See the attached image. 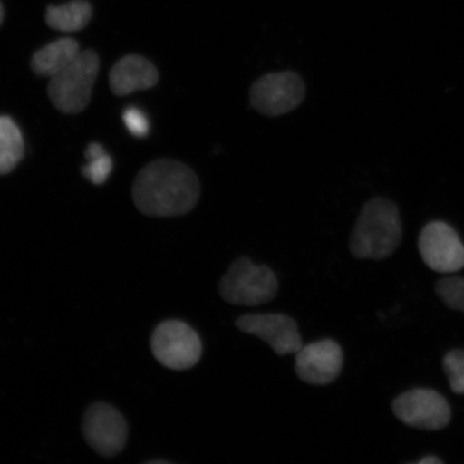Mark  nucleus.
Returning a JSON list of instances; mask_svg holds the SVG:
<instances>
[{"label":"nucleus","mask_w":464,"mask_h":464,"mask_svg":"<svg viewBox=\"0 0 464 464\" xmlns=\"http://www.w3.org/2000/svg\"><path fill=\"white\" fill-rule=\"evenodd\" d=\"M443 460H440L437 456H427L422 459L416 462V464H443Z\"/></svg>","instance_id":"obj_21"},{"label":"nucleus","mask_w":464,"mask_h":464,"mask_svg":"<svg viewBox=\"0 0 464 464\" xmlns=\"http://www.w3.org/2000/svg\"><path fill=\"white\" fill-rule=\"evenodd\" d=\"M442 364L451 392L464 396V351H450L443 357Z\"/></svg>","instance_id":"obj_17"},{"label":"nucleus","mask_w":464,"mask_h":464,"mask_svg":"<svg viewBox=\"0 0 464 464\" xmlns=\"http://www.w3.org/2000/svg\"><path fill=\"white\" fill-rule=\"evenodd\" d=\"M435 294L450 310L464 313V277L446 276L435 283Z\"/></svg>","instance_id":"obj_16"},{"label":"nucleus","mask_w":464,"mask_h":464,"mask_svg":"<svg viewBox=\"0 0 464 464\" xmlns=\"http://www.w3.org/2000/svg\"><path fill=\"white\" fill-rule=\"evenodd\" d=\"M5 16V11L2 3H0V25H2V23L4 21Z\"/></svg>","instance_id":"obj_22"},{"label":"nucleus","mask_w":464,"mask_h":464,"mask_svg":"<svg viewBox=\"0 0 464 464\" xmlns=\"http://www.w3.org/2000/svg\"><path fill=\"white\" fill-rule=\"evenodd\" d=\"M131 194L138 210L145 216L176 218L198 205L201 185L195 171L184 162L160 159L138 173Z\"/></svg>","instance_id":"obj_1"},{"label":"nucleus","mask_w":464,"mask_h":464,"mask_svg":"<svg viewBox=\"0 0 464 464\" xmlns=\"http://www.w3.org/2000/svg\"><path fill=\"white\" fill-rule=\"evenodd\" d=\"M22 132L9 116H0V176L13 172L24 158Z\"/></svg>","instance_id":"obj_15"},{"label":"nucleus","mask_w":464,"mask_h":464,"mask_svg":"<svg viewBox=\"0 0 464 464\" xmlns=\"http://www.w3.org/2000/svg\"><path fill=\"white\" fill-rule=\"evenodd\" d=\"M343 351L335 341L324 339L303 346L295 353V373L311 385L324 386L338 379L343 368Z\"/></svg>","instance_id":"obj_11"},{"label":"nucleus","mask_w":464,"mask_h":464,"mask_svg":"<svg viewBox=\"0 0 464 464\" xmlns=\"http://www.w3.org/2000/svg\"><path fill=\"white\" fill-rule=\"evenodd\" d=\"M402 239L398 207L384 197H374L359 213L348 246L357 259L384 260L397 251Z\"/></svg>","instance_id":"obj_2"},{"label":"nucleus","mask_w":464,"mask_h":464,"mask_svg":"<svg viewBox=\"0 0 464 464\" xmlns=\"http://www.w3.org/2000/svg\"><path fill=\"white\" fill-rule=\"evenodd\" d=\"M107 154L103 147L100 143H91L85 150V158L87 160H96L101 156Z\"/></svg>","instance_id":"obj_20"},{"label":"nucleus","mask_w":464,"mask_h":464,"mask_svg":"<svg viewBox=\"0 0 464 464\" xmlns=\"http://www.w3.org/2000/svg\"><path fill=\"white\" fill-rule=\"evenodd\" d=\"M83 434L92 450L104 457H114L124 450L129 427L123 415L107 403H95L87 409Z\"/></svg>","instance_id":"obj_9"},{"label":"nucleus","mask_w":464,"mask_h":464,"mask_svg":"<svg viewBox=\"0 0 464 464\" xmlns=\"http://www.w3.org/2000/svg\"><path fill=\"white\" fill-rule=\"evenodd\" d=\"M123 121L132 136L144 138L149 133V120L141 110L138 108H129L123 114Z\"/></svg>","instance_id":"obj_19"},{"label":"nucleus","mask_w":464,"mask_h":464,"mask_svg":"<svg viewBox=\"0 0 464 464\" xmlns=\"http://www.w3.org/2000/svg\"><path fill=\"white\" fill-rule=\"evenodd\" d=\"M100 68V56L95 51L85 50L50 78L48 95L58 111L65 114L84 111L91 102Z\"/></svg>","instance_id":"obj_3"},{"label":"nucleus","mask_w":464,"mask_h":464,"mask_svg":"<svg viewBox=\"0 0 464 464\" xmlns=\"http://www.w3.org/2000/svg\"><path fill=\"white\" fill-rule=\"evenodd\" d=\"M306 85L298 72L286 71L261 75L249 87V102L261 115L278 118L298 109L305 100Z\"/></svg>","instance_id":"obj_5"},{"label":"nucleus","mask_w":464,"mask_h":464,"mask_svg":"<svg viewBox=\"0 0 464 464\" xmlns=\"http://www.w3.org/2000/svg\"><path fill=\"white\" fill-rule=\"evenodd\" d=\"M80 46L72 38H62L34 52L31 68L39 77L52 78L67 67L80 53Z\"/></svg>","instance_id":"obj_13"},{"label":"nucleus","mask_w":464,"mask_h":464,"mask_svg":"<svg viewBox=\"0 0 464 464\" xmlns=\"http://www.w3.org/2000/svg\"><path fill=\"white\" fill-rule=\"evenodd\" d=\"M392 411L404 425L420 430L439 431L451 421V408L443 396L430 388H413L392 404Z\"/></svg>","instance_id":"obj_7"},{"label":"nucleus","mask_w":464,"mask_h":464,"mask_svg":"<svg viewBox=\"0 0 464 464\" xmlns=\"http://www.w3.org/2000/svg\"><path fill=\"white\" fill-rule=\"evenodd\" d=\"M112 169V159L108 154H104L101 158L89 160V164L82 168V173L92 184L102 185L106 183Z\"/></svg>","instance_id":"obj_18"},{"label":"nucleus","mask_w":464,"mask_h":464,"mask_svg":"<svg viewBox=\"0 0 464 464\" xmlns=\"http://www.w3.org/2000/svg\"><path fill=\"white\" fill-rule=\"evenodd\" d=\"M419 251L423 263L438 274H456L464 268V245L457 231L442 220L422 228Z\"/></svg>","instance_id":"obj_8"},{"label":"nucleus","mask_w":464,"mask_h":464,"mask_svg":"<svg viewBox=\"0 0 464 464\" xmlns=\"http://www.w3.org/2000/svg\"><path fill=\"white\" fill-rule=\"evenodd\" d=\"M236 326L265 341L278 356L297 353L304 346L297 323L287 315L246 314L237 319Z\"/></svg>","instance_id":"obj_10"},{"label":"nucleus","mask_w":464,"mask_h":464,"mask_svg":"<svg viewBox=\"0 0 464 464\" xmlns=\"http://www.w3.org/2000/svg\"><path fill=\"white\" fill-rule=\"evenodd\" d=\"M278 282L269 266H257L247 257L234 261L219 282V294L232 305L257 306L276 297Z\"/></svg>","instance_id":"obj_4"},{"label":"nucleus","mask_w":464,"mask_h":464,"mask_svg":"<svg viewBox=\"0 0 464 464\" xmlns=\"http://www.w3.org/2000/svg\"><path fill=\"white\" fill-rule=\"evenodd\" d=\"M150 463H167V461H165V460H153V461H150Z\"/></svg>","instance_id":"obj_23"},{"label":"nucleus","mask_w":464,"mask_h":464,"mask_svg":"<svg viewBox=\"0 0 464 464\" xmlns=\"http://www.w3.org/2000/svg\"><path fill=\"white\" fill-rule=\"evenodd\" d=\"M160 81V72L147 58L130 54L116 62L109 73L110 89L116 96L152 89Z\"/></svg>","instance_id":"obj_12"},{"label":"nucleus","mask_w":464,"mask_h":464,"mask_svg":"<svg viewBox=\"0 0 464 464\" xmlns=\"http://www.w3.org/2000/svg\"><path fill=\"white\" fill-rule=\"evenodd\" d=\"M150 347L160 363L177 371L193 368L202 355L198 334L187 323L177 319L162 322L156 327Z\"/></svg>","instance_id":"obj_6"},{"label":"nucleus","mask_w":464,"mask_h":464,"mask_svg":"<svg viewBox=\"0 0 464 464\" xmlns=\"http://www.w3.org/2000/svg\"><path fill=\"white\" fill-rule=\"evenodd\" d=\"M92 19V5L86 0H73L62 5H49L45 22L52 29L63 33L79 32Z\"/></svg>","instance_id":"obj_14"}]
</instances>
